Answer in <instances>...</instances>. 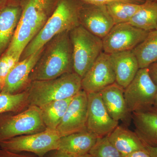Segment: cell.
<instances>
[{"instance_id":"6da1fadb","label":"cell","mask_w":157,"mask_h":157,"mask_svg":"<svg viewBox=\"0 0 157 157\" xmlns=\"http://www.w3.org/2000/svg\"><path fill=\"white\" fill-rule=\"evenodd\" d=\"M59 0H20L21 16L5 53L20 59L27 45L42 29Z\"/></svg>"},{"instance_id":"7a4b0ae2","label":"cell","mask_w":157,"mask_h":157,"mask_svg":"<svg viewBox=\"0 0 157 157\" xmlns=\"http://www.w3.org/2000/svg\"><path fill=\"white\" fill-rule=\"evenodd\" d=\"M72 72L73 49L69 32H65L45 44L31 72L29 81L53 79Z\"/></svg>"},{"instance_id":"3957f363","label":"cell","mask_w":157,"mask_h":157,"mask_svg":"<svg viewBox=\"0 0 157 157\" xmlns=\"http://www.w3.org/2000/svg\"><path fill=\"white\" fill-rule=\"evenodd\" d=\"M81 4L79 0H59L56 9L42 29L27 45L20 60L44 47L58 34L70 32L79 25V11Z\"/></svg>"},{"instance_id":"277c9868","label":"cell","mask_w":157,"mask_h":157,"mask_svg":"<svg viewBox=\"0 0 157 157\" xmlns=\"http://www.w3.org/2000/svg\"><path fill=\"white\" fill-rule=\"evenodd\" d=\"M82 90V78L73 72L53 79L31 81L26 90L29 105L41 107L53 101L73 98Z\"/></svg>"},{"instance_id":"5b68a950","label":"cell","mask_w":157,"mask_h":157,"mask_svg":"<svg viewBox=\"0 0 157 157\" xmlns=\"http://www.w3.org/2000/svg\"><path fill=\"white\" fill-rule=\"evenodd\" d=\"M72 49L73 71L82 78L103 52L102 39L81 25L69 32Z\"/></svg>"},{"instance_id":"8992f818","label":"cell","mask_w":157,"mask_h":157,"mask_svg":"<svg viewBox=\"0 0 157 157\" xmlns=\"http://www.w3.org/2000/svg\"><path fill=\"white\" fill-rule=\"evenodd\" d=\"M46 129L41 109L37 106L30 105L17 113L0 114V142L21 135L39 133Z\"/></svg>"},{"instance_id":"52a82bcc","label":"cell","mask_w":157,"mask_h":157,"mask_svg":"<svg viewBox=\"0 0 157 157\" xmlns=\"http://www.w3.org/2000/svg\"><path fill=\"white\" fill-rule=\"evenodd\" d=\"M157 85L150 75L148 68L139 69L135 78L124 89L129 112L145 111L153 107Z\"/></svg>"},{"instance_id":"ba28073f","label":"cell","mask_w":157,"mask_h":157,"mask_svg":"<svg viewBox=\"0 0 157 157\" xmlns=\"http://www.w3.org/2000/svg\"><path fill=\"white\" fill-rule=\"evenodd\" d=\"M61 136L56 130L46 129L35 134L21 135L0 142V147L9 151L28 152L42 157L57 149Z\"/></svg>"},{"instance_id":"9c48e42d","label":"cell","mask_w":157,"mask_h":157,"mask_svg":"<svg viewBox=\"0 0 157 157\" xmlns=\"http://www.w3.org/2000/svg\"><path fill=\"white\" fill-rule=\"evenodd\" d=\"M148 33L128 22L114 25L102 39L103 52L111 54L132 51L146 38Z\"/></svg>"},{"instance_id":"30bf717a","label":"cell","mask_w":157,"mask_h":157,"mask_svg":"<svg viewBox=\"0 0 157 157\" xmlns=\"http://www.w3.org/2000/svg\"><path fill=\"white\" fill-rule=\"evenodd\" d=\"M87 94L86 129L98 137L107 136L118 125L119 122L109 115L100 92Z\"/></svg>"},{"instance_id":"8fae6325","label":"cell","mask_w":157,"mask_h":157,"mask_svg":"<svg viewBox=\"0 0 157 157\" xmlns=\"http://www.w3.org/2000/svg\"><path fill=\"white\" fill-rule=\"evenodd\" d=\"M115 82L110 56L103 52L82 78V89L87 93L100 92Z\"/></svg>"},{"instance_id":"7c38bea8","label":"cell","mask_w":157,"mask_h":157,"mask_svg":"<svg viewBox=\"0 0 157 157\" xmlns=\"http://www.w3.org/2000/svg\"><path fill=\"white\" fill-rule=\"evenodd\" d=\"M80 25L103 39L114 25L106 5H94L82 2L79 11Z\"/></svg>"},{"instance_id":"4fadbf2b","label":"cell","mask_w":157,"mask_h":157,"mask_svg":"<svg viewBox=\"0 0 157 157\" xmlns=\"http://www.w3.org/2000/svg\"><path fill=\"white\" fill-rule=\"evenodd\" d=\"M88 98L82 89L73 99L56 130L61 137L86 129Z\"/></svg>"},{"instance_id":"5bb4252c","label":"cell","mask_w":157,"mask_h":157,"mask_svg":"<svg viewBox=\"0 0 157 157\" xmlns=\"http://www.w3.org/2000/svg\"><path fill=\"white\" fill-rule=\"evenodd\" d=\"M43 48L44 47L17 63L6 77L2 92L14 94L26 90L30 83L31 72L40 57Z\"/></svg>"},{"instance_id":"9a60e30c","label":"cell","mask_w":157,"mask_h":157,"mask_svg":"<svg viewBox=\"0 0 157 157\" xmlns=\"http://www.w3.org/2000/svg\"><path fill=\"white\" fill-rule=\"evenodd\" d=\"M104 105L111 117L117 121L129 124L132 118L124 96V89L116 82L100 92Z\"/></svg>"},{"instance_id":"2e32d148","label":"cell","mask_w":157,"mask_h":157,"mask_svg":"<svg viewBox=\"0 0 157 157\" xmlns=\"http://www.w3.org/2000/svg\"><path fill=\"white\" fill-rule=\"evenodd\" d=\"M21 12L19 2H9L0 9V55L11 43Z\"/></svg>"},{"instance_id":"e0dca14e","label":"cell","mask_w":157,"mask_h":157,"mask_svg":"<svg viewBox=\"0 0 157 157\" xmlns=\"http://www.w3.org/2000/svg\"><path fill=\"white\" fill-rule=\"evenodd\" d=\"M98 137L87 129L60 137L57 149L73 157L89 153Z\"/></svg>"},{"instance_id":"ac0fdd59","label":"cell","mask_w":157,"mask_h":157,"mask_svg":"<svg viewBox=\"0 0 157 157\" xmlns=\"http://www.w3.org/2000/svg\"><path fill=\"white\" fill-rule=\"evenodd\" d=\"M109 55L115 73L116 82L124 89L139 70L137 59L132 51Z\"/></svg>"},{"instance_id":"d6986e66","label":"cell","mask_w":157,"mask_h":157,"mask_svg":"<svg viewBox=\"0 0 157 157\" xmlns=\"http://www.w3.org/2000/svg\"><path fill=\"white\" fill-rule=\"evenodd\" d=\"M135 132L145 144L157 147V110L152 108L132 113Z\"/></svg>"},{"instance_id":"ffe728a7","label":"cell","mask_w":157,"mask_h":157,"mask_svg":"<svg viewBox=\"0 0 157 157\" xmlns=\"http://www.w3.org/2000/svg\"><path fill=\"white\" fill-rule=\"evenodd\" d=\"M108 140L124 157L135 152L146 151L144 144L135 132L118 125L107 135Z\"/></svg>"},{"instance_id":"44dd1931","label":"cell","mask_w":157,"mask_h":157,"mask_svg":"<svg viewBox=\"0 0 157 157\" xmlns=\"http://www.w3.org/2000/svg\"><path fill=\"white\" fill-rule=\"evenodd\" d=\"M132 51L137 59L139 69L148 68L157 63V30L149 32L146 38Z\"/></svg>"},{"instance_id":"7402d4cb","label":"cell","mask_w":157,"mask_h":157,"mask_svg":"<svg viewBox=\"0 0 157 157\" xmlns=\"http://www.w3.org/2000/svg\"><path fill=\"white\" fill-rule=\"evenodd\" d=\"M73 98L53 101L39 107L46 129L56 130Z\"/></svg>"},{"instance_id":"603a6c76","label":"cell","mask_w":157,"mask_h":157,"mask_svg":"<svg viewBox=\"0 0 157 157\" xmlns=\"http://www.w3.org/2000/svg\"><path fill=\"white\" fill-rule=\"evenodd\" d=\"M137 28L150 32L156 29L157 26V2L146 1L143 7L129 21Z\"/></svg>"},{"instance_id":"cb8c5ba5","label":"cell","mask_w":157,"mask_h":157,"mask_svg":"<svg viewBox=\"0 0 157 157\" xmlns=\"http://www.w3.org/2000/svg\"><path fill=\"white\" fill-rule=\"evenodd\" d=\"M144 3L137 4L130 2H117L109 3L106 6L115 25L128 22L143 7Z\"/></svg>"},{"instance_id":"d4e9b609","label":"cell","mask_w":157,"mask_h":157,"mask_svg":"<svg viewBox=\"0 0 157 157\" xmlns=\"http://www.w3.org/2000/svg\"><path fill=\"white\" fill-rule=\"evenodd\" d=\"M29 106L27 90L14 94L0 93V114L7 112L17 113L23 111Z\"/></svg>"},{"instance_id":"484cf974","label":"cell","mask_w":157,"mask_h":157,"mask_svg":"<svg viewBox=\"0 0 157 157\" xmlns=\"http://www.w3.org/2000/svg\"><path fill=\"white\" fill-rule=\"evenodd\" d=\"M89 154L92 157H124L110 143L107 136L98 137Z\"/></svg>"},{"instance_id":"4316f807","label":"cell","mask_w":157,"mask_h":157,"mask_svg":"<svg viewBox=\"0 0 157 157\" xmlns=\"http://www.w3.org/2000/svg\"><path fill=\"white\" fill-rule=\"evenodd\" d=\"M19 61V59L5 52L0 57V79L4 83L9 72Z\"/></svg>"},{"instance_id":"83f0119b","label":"cell","mask_w":157,"mask_h":157,"mask_svg":"<svg viewBox=\"0 0 157 157\" xmlns=\"http://www.w3.org/2000/svg\"><path fill=\"white\" fill-rule=\"evenodd\" d=\"M0 157H39L36 155L28 152L9 151L0 147Z\"/></svg>"},{"instance_id":"f1b7e54d","label":"cell","mask_w":157,"mask_h":157,"mask_svg":"<svg viewBox=\"0 0 157 157\" xmlns=\"http://www.w3.org/2000/svg\"><path fill=\"white\" fill-rule=\"evenodd\" d=\"M82 2L94 5H107L109 3L117 2H132L129 0H79ZM134 3V2H133Z\"/></svg>"},{"instance_id":"f546056e","label":"cell","mask_w":157,"mask_h":157,"mask_svg":"<svg viewBox=\"0 0 157 157\" xmlns=\"http://www.w3.org/2000/svg\"><path fill=\"white\" fill-rule=\"evenodd\" d=\"M42 157H73L72 156L59 150H54L48 152Z\"/></svg>"},{"instance_id":"4dcf8cb0","label":"cell","mask_w":157,"mask_h":157,"mask_svg":"<svg viewBox=\"0 0 157 157\" xmlns=\"http://www.w3.org/2000/svg\"><path fill=\"white\" fill-rule=\"evenodd\" d=\"M148 69L152 79L157 85V63L151 65Z\"/></svg>"},{"instance_id":"1f68e13d","label":"cell","mask_w":157,"mask_h":157,"mask_svg":"<svg viewBox=\"0 0 157 157\" xmlns=\"http://www.w3.org/2000/svg\"><path fill=\"white\" fill-rule=\"evenodd\" d=\"M146 151L151 157H157V147L150 146L144 143Z\"/></svg>"},{"instance_id":"d6a6232c","label":"cell","mask_w":157,"mask_h":157,"mask_svg":"<svg viewBox=\"0 0 157 157\" xmlns=\"http://www.w3.org/2000/svg\"><path fill=\"white\" fill-rule=\"evenodd\" d=\"M128 157H151L146 151H140L135 152Z\"/></svg>"},{"instance_id":"836d02e7","label":"cell","mask_w":157,"mask_h":157,"mask_svg":"<svg viewBox=\"0 0 157 157\" xmlns=\"http://www.w3.org/2000/svg\"><path fill=\"white\" fill-rule=\"evenodd\" d=\"M9 2V0H0V9L7 5Z\"/></svg>"},{"instance_id":"e575fe53","label":"cell","mask_w":157,"mask_h":157,"mask_svg":"<svg viewBox=\"0 0 157 157\" xmlns=\"http://www.w3.org/2000/svg\"><path fill=\"white\" fill-rule=\"evenodd\" d=\"M154 109H155L157 110V93L156 94V96L155 99L154 104L153 107Z\"/></svg>"},{"instance_id":"d590c367","label":"cell","mask_w":157,"mask_h":157,"mask_svg":"<svg viewBox=\"0 0 157 157\" xmlns=\"http://www.w3.org/2000/svg\"><path fill=\"white\" fill-rule=\"evenodd\" d=\"M4 82L0 79V93L2 92L3 87H4Z\"/></svg>"},{"instance_id":"8d00e7d4","label":"cell","mask_w":157,"mask_h":157,"mask_svg":"<svg viewBox=\"0 0 157 157\" xmlns=\"http://www.w3.org/2000/svg\"><path fill=\"white\" fill-rule=\"evenodd\" d=\"M130 2H132L137 3V4H143L142 2H140L139 0H129Z\"/></svg>"},{"instance_id":"74e56055","label":"cell","mask_w":157,"mask_h":157,"mask_svg":"<svg viewBox=\"0 0 157 157\" xmlns=\"http://www.w3.org/2000/svg\"><path fill=\"white\" fill-rule=\"evenodd\" d=\"M80 157H92V156L89 154H88L87 155H85L84 156H82Z\"/></svg>"},{"instance_id":"f35d334b","label":"cell","mask_w":157,"mask_h":157,"mask_svg":"<svg viewBox=\"0 0 157 157\" xmlns=\"http://www.w3.org/2000/svg\"><path fill=\"white\" fill-rule=\"evenodd\" d=\"M20 0H9V2H19Z\"/></svg>"},{"instance_id":"ab89813d","label":"cell","mask_w":157,"mask_h":157,"mask_svg":"<svg viewBox=\"0 0 157 157\" xmlns=\"http://www.w3.org/2000/svg\"><path fill=\"white\" fill-rule=\"evenodd\" d=\"M139 1H140V2H141L144 3L145 2H146V0H139Z\"/></svg>"},{"instance_id":"60d3db41","label":"cell","mask_w":157,"mask_h":157,"mask_svg":"<svg viewBox=\"0 0 157 157\" xmlns=\"http://www.w3.org/2000/svg\"><path fill=\"white\" fill-rule=\"evenodd\" d=\"M146 1H149V2H151V1H152L153 0H146Z\"/></svg>"},{"instance_id":"b9f144b4","label":"cell","mask_w":157,"mask_h":157,"mask_svg":"<svg viewBox=\"0 0 157 157\" xmlns=\"http://www.w3.org/2000/svg\"><path fill=\"white\" fill-rule=\"evenodd\" d=\"M152 1H154V2H157V0H153Z\"/></svg>"},{"instance_id":"7bdbcfd3","label":"cell","mask_w":157,"mask_h":157,"mask_svg":"<svg viewBox=\"0 0 157 157\" xmlns=\"http://www.w3.org/2000/svg\"><path fill=\"white\" fill-rule=\"evenodd\" d=\"M156 30H157V26L156 29Z\"/></svg>"}]
</instances>
